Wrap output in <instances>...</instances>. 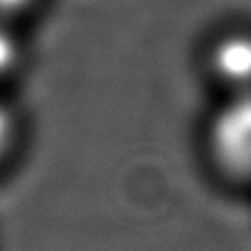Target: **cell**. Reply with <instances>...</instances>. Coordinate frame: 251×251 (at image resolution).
I'll use <instances>...</instances> for the list:
<instances>
[{
	"label": "cell",
	"mask_w": 251,
	"mask_h": 251,
	"mask_svg": "<svg viewBox=\"0 0 251 251\" xmlns=\"http://www.w3.org/2000/svg\"><path fill=\"white\" fill-rule=\"evenodd\" d=\"M209 140L220 165L236 174H251V91H242L218 111Z\"/></svg>",
	"instance_id": "cell-1"
},
{
	"label": "cell",
	"mask_w": 251,
	"mask_h": 251,
	"mask_svg": "<svg viewBox=\"0 0 251 251\" xmlns=\"http://www.w3.org/2000/svg\"><path fill=\"white\" fill-rule=\"evenodd\" d=\"M213 67L223 80L236 87H251V36H229L213 51Z\"/></svg>",
	"instance_id": "cell-2"
},
{
	"label": "cell",
	"mask_w": 251,
	"mask_h": 251,
	"mask_svg": "<svg viewBox=\"0 0 251 251\" xmlns=\"http://www.w3.org/2000/svg\"><path fill=\"white\" fill-rule=\"evenodd\" d=\"M18 51L20 49H18L16 38L7 31L5 27H0V76L7 74V71L16 65V60H18Z\"/></svg>",
	"instance_id": "cell-3"
},
{
	"label": "cell",
	"mask_w": 251,
	"mask_h": 251,
	"mask_svg": "<svg viewBox=\"0 0 251 251\" xmlns=\"http://www.w3.org/2000/svg\"><path fill=\"white\" fill-rule=\"evenodd\" d=\"M11 140V116L7 114V109L0 104V156L7 149Z\"/></svg>",
	"instance_id": "cell-4"
},
{
	"label": "cell",
	"mask_w": 251,
	"mask_h": 251,
	"mask_svg": "<svg viewBox=\"0 0 251 251\" xmlns=\"http://www.w3.org/2000/svg\"><path fill=\"white\" fill-rule=\"evenodd\" d=\"M33 0H0V11L2 14H11V11H20L27 5H31Z\"/></svg>",
	"instance_id": "cell-5"
}]
</instances>
